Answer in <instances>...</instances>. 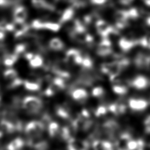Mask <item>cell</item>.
<instances>
[{"label":"cell","instance_id":"6da1fadb","mask_svg":"<svg viewBox=\"0 0 150 150\" xmlns=\"http://www.w3.org/2000/svg\"><path fill=\"white\" fill-rule=\"evenodd\" d=\"M45 130L44 124L39 121H32L25 128V132L29 139H40Z\"/></svg>","mask_w":150,"mask_h":150},{"label":"cell","instance_id":"7a4b0ae2","mask_svg":"<svg viewBox=\"0 0 150 150\" xmlns=\"http://www.w3.org/2000/svg\"><path fill=\"white\" fill-rule=\"evenodd\" d=\"M43 102L36 96H27L22 102L23 107L30 114H36L40 112L43 108Z\"/></svg>","mask_w":150,"mask_h":150},{"label":"cell","instance_id":"3957f363","mask_svg":"<svg viewBox=\"0 0 150 150\" xmlns=\"http://www.w3.org/2000/svg\"><path fill=\"white\" fill-rule=\"evenodd\" d=\"M96 29L97 33L103 38H106L114 32L113 28L106 21L100 19L96 22Z\"/></svg>","mask_w":150,"mask_h":150},{"label":"cell","instance_id":"277c9868","mask_svg":"<svg viewBox=\"0 0 150 150\" xmlns=\"http://www.w3.org/2000/svg\"><path fill=\"white\" fill-rule=\"evenodd\" d=\"M120 125L118 123L112 120L106 121L103 124V130L105 134H106L110 138H113L115 134L119 129Z\"/></svg>","mask_w":150,"mask_h":150},{"label":"cell","instance_id":"5b68a950","mask_svg":"<svg viewBox=\"0 0 150 150\" xmlns=\"http://www.w3.org/2000/svg\"><path fill=\"white\" fill-rule=\"evenodd\" d=\"M112 45L110 40L107 38H103L100 42L97 49V54L102 57L110 55L112 53Z\"/></svg>","mask_w":150,"mask_h":150},{"label":"cell","instance_id":"8992f818","mask_svg":"<svg viewBox=\"0 0 150 150\" xmlns=\"http://www.w3.org/2000/svg\"><path fill=\"white\" fill-rule=\"evenodd\" d=\"M88 143L85 140L71 138L68 141L67 150H88Z\"/></svg>","mask_w":150,"mask_h":150},{"label":"cell","instance_id":"52a82bcc","mask_svg":"<svg viewBox=\"0 0 150 150\" xmlns=\"http://www.w3.org/2000/svg\"><path fill=\"white\" fill-rule=\"evenodd\" d=\"M134 62L137 68L146 69L150 66V56L144 53H138L135 57Z\"/></svg>","mask_w":150,"mask_h":150},{"label":"cell","instance_id":"ba28073f","mask_svg":"<svg viewBox=\"0 0 150 150\" xmlns=\"http://www.w3.org/2000/svg\"><path fill=\"white\" fill-rule=\"evenodd\" d=\"M148 102L142 98H130L128 101L129 107L135 111H144L148 107Z\"/></svg>","mask_w":150,"mask_h":150},{"label":"cell","instance_id":"9c48e42d","mask_svg":"<svg viewBox=\"0 0 150 150\" xmlns=\"http://www.w3.org/2000/svg\"><path fill=\"white\" fill-rule=\"evenodd\" d=\"M131 85L137 90H143L148 86L149 81L145 76L138 75L133 79L131 81Z\"/></svg>","mask_w":150,"mask_h":150},{"label":"cell","instance_id":"30bf717a","mask_svg":"<svg viewBox=\"0 0 150 150\" xmlns=\"http://www.w3.org/2000/svg\"><path fill=\"white\" fill-rule=\"evenodd\" d=\"M132 139L131 135L128 132H124L121 134L118 139L116 141L115 145L117 150H128V142Z\"/></svg>","mask_w":150,"mask_h":150},{"label":"cell","instance_id":"8fae6325","mask_svg":"<svg viewBox=\"0 0 150 150\" xmlns=\"http://www.w3.org/2000/svg\"><path fill=\"white\" fill-rule=\"evenodd\" d=\"M27 16L28 12L25 7L19 6L15 8L13 13V17L16 23L24 22Z\"/></svg>","mask_w":150,"mask_h":150},{"label":"cell","instance_id":"7c38bea8","mask_svg":"<svg viewBox=\"0 0 150 150\" xmlns=\"http://www.w3.org/2000/svg\"><path fill=\"white\" fill-rule=\"evenodd\" d=\"M71 97L76 101L83 103L88 98V93L85 89L79 88L74 90L71 92Z\"/></svg>","mask_w":150,"mask_h":150},{"label":"cell","instance_id":"4fadbf2b","mask_svg":"<svg viewBox=\"0 0 150 150\" xmlns=\"http://www.w3.org/2000/svg\"><path fill=\"white\" fill-rule=\"evenodd\" d=\"M93 148L94 150H114L112 144L104 140H96L93 142Z\"/></svg>","mask_w":150,"mask_h":150},{"label":"cell","instance_id":"5bb4252c","mask_svg":"<svg viewBox=\"0 0 150 150\" xmlns=\"http://www.w3.org/2000/svg\"><path fill=\"white\" fill-rule=\"evenodd\" d=\"M136 44V42L125 38H121L118 41V46L120 48L125 52H127L131 50Z\"/></svg>","mask_w":150,"mask_h":150},{"label":"cell","instance_id":"9a60e30c","mask_svg":"<svg viewBox=\"0 0 150 150\" xmlns=\"http://www.w3.org/2000/svg\"><path fill=\"white\" fill-rule=\"evenodd\" d=\"M126 106L123 104L119 103H112L109 105L108 110L114 114L116 115H122L126 111Z\"/></svg>","mask_w":150,"mask_h":150},{"label":"cell","instance_id":"2e32d148","mask_svg":"<svg viewBox=\"0 0 150 150\" xmlns=\"http://www.w3.org/2000/svg\"><path fill=\"white\" fill-rule=\"evenodd\" d=\"M49 46L53 50L59 51L64 48V45L63 42L60 38H53L50 40Z\"/></svg>","mask_w":150,"mask_h":150},{"label":"cell","instance_id":"e0dca14e","mask_svg":"<svg viewBox=\"0 0 150 150\" xmlns=\"http://www.w3.org/2000/svg\"><path fill=\"white\" fill-rule=\"evenodd\" d=\"M0 128L6 133H12L16 130L14 124L7 120H2L0 122Z\"/></svg>","mask_w":150,"mask_h":150},{"label":"cell","instance_id":"ac0fdd59","mask_svg":"<svg viewBox=\"0 0 150 150\" xmlns=\"http://www.w3.org/2000/svg\"><path fill=\"white\" fill-rule=\"evenodd\" d=\"M28 29L29 26L24 22L16 23V26H15V30H16L15 32V36L16 38L21 37L25 34Z\"/></svg>","mask_w":150,"mask_h":150},{"label":"cell","instance_id":"d6986e66","mask_svg":"<svg viewBox=\"0 0 150 150\" xmlns=\"http://www.w3.org/2000/svg\"><path fill=\"white\" fill-rule=\"evenodd\" d=\"M24 141L19 138H17L12 140L8 145V150H21L24 146Z\"/></svg>","mask_w":150,"mask_h":150},{"label":"cell","instance_id":"ffe728a7","mask_svg":"<svg viewBox=\"0 0 150 150\" xmlns=\"http://www.w3.org/2000/svg\"><path fill=\"white\" fill-rule=\"evenodd\" d=\"M32 4L35 8L38 9L52 11L53 6L45 0H32Z\"/></svg>","mask_w":150,"mask_h":150},{"label":"cell","instance_id":"44dd1931","mask_svg":"<svg viewBox=\"0 0 150 150\" xmlns=\"http://www.w3.org/2000/svg\"><path fill=\"white\" fill-rule=\"evenodd\" d=\"M74 14V11L73 8L69 7L66 8L63 12L60 18V23H66L69 21H70Z\"/></svg>","mask_w":150,"mask_h":150},{"label":"cell","instance_id":"7402d4cb","mask_svg":"<svg viewBox=\"0 0 150 150\" xmlns=\"http://www.w3.org/2000/svg\"><path fill=\"white\" fill-rule=\"evenodd\" d=\"M81 54L79 50L76 49H70L66 53V59L68 62L74 63L76 59Z\"/></svg>","mask_w":150,"mask_h":150},{"label":"cell","instance_id":"603a6c76","mask_svg":"<svg viewBox=\"0 0 150 150\" xmlns=\"http://www.w3.org/2000/svg\"><path fill=\"white\" fill-rule=\"evenodd\" d=\"M114 18L115 19L116 22L127 23V21L129 19V16H128V13L127 11H124V10L117 11L114 15Z\"/></svg>","mask_w":150,"mask_h":150},{"label":"cell","instance_id":"cb8c5ba5","mask_svg":"<svg viewBox=\"0 0 150 150\" xmlns=\"http://www.w3.org/2000/svg\"><path fill=\"white\" fill-rule=\"evenodd\" d=\"M60 29V23L53 22H42V29L48 30L52 32H58Z\"/></svg>","mask_w":150,"mask_h":150},{"label":"cell","instance_id":"d4e9b609","mask_svg":"<svg viewBox=\"0 0 150 150\" xmlns=\"http://www.w3.org/2000/svg\"><path fill=\"white\" fill-rule=\"evenodd\" d=\"M29 62L30 66L32 68H39L43 64V59L39 54H34L33 57Z\"/></svg>","mask_w":150,"mask_h":150},{"label":"cell","instance_id":"484cf974","mask_svg":"<svg viewBox=\"0 0 150 150\" xmlns=\"http://www.w3.org/2000/svg\"><path fill=\"white\" fill-rule=\"evenodd\" d=\"M60 128L59 124L56 122H50L48 125V132L51 137L57 136L60 132Z\"/></svg>","mask_w":150,"mask_h":150},{"label":"cell","instance_id":"4316f807","mask_svg":"<svg viewBox=\"0 0 150 150\" xmlns=\"http://www.w3.org/2000/svg\"><path fill=\"white\" fill-rule=\"evenodd\" d=\"M112 90L114 93L120 96L125 95L128 92V88L125 86L119 84L113 85Z\"/></svg>","mask_w":150,"mask_h":150},{"label":"cell","instance_id":"83f0119b","mask_svg":"<svg viewBox=\"0 0 150 150\" xmlns=\"http://www.w3.org/2000/svg\"><path fill=\"white\" fill-rule=\"evenodd\" d=\"M18 56L15 54H7L4 58V63L6 66H12L18 60Z\"/></svg>","mask_w":150,"mask_h":150},{"label":"cell","instance_id":"f1b7e54d","mask_svg":"<svg viewBox=\"0 0 150 150\" xmlns=\"http://www.w3.org/2000/svg\"><path fill=\"white\" fill-rule=\"evenodd\" d=\"M23 83L24 84L25 88L29 91H38L40 88L39 84L35 82L26 80V81H24Z\"/></svg>","mask_w":150,"mask_h":150},{"label":"cell","instance_id":"f546056e","mask_svg":"<svg viewBox=\"0 0 150 150\" xmlns=\"http://www.w3.org/2000/svg\"><path fill=\"white\" fill-rule=\"evenodd\" d=\"M56 114L59 117L64 120H67L70 117L69 110L67 108L62 106L57 107V108L56 109Z\"/></svg>","mask_w":150,"mask_h":150},{"label":"cell","instance_id":"4dcf8cb0","mask_svg":"<svg viewBox=\"0 0 150 150\" xmlns=\"http://www.w3.org/2000/svg\"><path fill=\"white\" fill-rule=\"evenodd\" d=\"M105 94V90L101 86H97L94 87L91 90V95L94 97L100 98Z\"/></svg>","mask_w":150,"mask_h":150},{"label":"cell","instance_id":"1f68e13d","mask_svg":"<svg viewBox=\"0 0 150 150\" xmlns=\"http://www.w3.org/2000/svg\"><path fill=\"white\" fill-rule=\"evenodd\" d=\"M4 77L9 80H13V79H16L18 76V73L16 70L12 69H9L5 70L4 73Z\"/></svg>","mask_w":150,"mask_h":150},{"label":"cell","instance_id":"d6a6232c","mask_svg":"<svg viewBox=\"0 0 150 150\" xmlns=\"http://www.w3.org/2000/svg\"><path fill=\"white\" fill-rule=\"evenodd\" d=\"M93 65V63L91 58L88 56H84L83 58L82 63L81 66L85 69H90L92 67Z\"/></svg>","mask_w":150,"mask_h":150},{"label":"cell","instance_id":"836d02e7","mask_svg":"<svg viewBox=\"0 0 150 150\" xmlns=\"http://www.w3.org/2000/svg\"><path fill=\"white\" fill-rule=\"evenodd\" d=\"M108 111V108L104 105H99L95 111V115L96 117H101L106 114Z\"/></svg>","mask_w":150,"mask_h":150},{"label":"cell","instance_id":"e575fe53","mask_svg":"<svg viewBox=\"0 0 150 150\" xmlns=\"http://www.w3.org/2000/svg\"><path fill=\"white\" fill-rule=\"evenodd\" d=\"M138 139L134 140L133 139H131L127 144L128 150H138Z\"/></svg>","mask_w":150,"mask_h":150},{"label":"cell","instance_id":"d590c367","mask_svg":"<svg viewBox=\"0 0 150 150\" xmlns=\"http://www.w3.org/2000/svg\"><path fill=\"white\" fill-rule=\"evenodd\" d=\"M26 49V46L24 44H18L15 47L14 54L19 56V54L23 53Z\"/></svg>","mask_w":150,"mask_h":150},{"label":"cell","instance_id":"8d00e7d4","mask_svg":"<svg viewBox=\"0 0 150 150\" xmlns=\"http://www.w3.org/2000/svg\"><path fill=\"white\" fill-rule=\"evenodd\" d=\"M127 12H128V13L129 19H135L137 18H138V17L139 16L138 10L135 8H130L129 10L127 11Z\"/></svg>","mask_w":150,"mask_h":150},{"label":"cell","instance_id":"74e56055","mask_svg":"<svg viewBox=\"0 0 150 150\" xmlns=\"http://www.w3.org/2000/svg\"><path fill=\"white\" fill-rule=\"evenodd\" d=\"M42 22L39 19L33 20L32 22V27L35 29H42Z\"/></svg>","mask_w":150,"mask_h":150},{"label":"cell","instance_id":"f35d334b","mask_svg":"<svg viewBox=\"0 0 150 150\" xmlns=\"http://www.w3.org/2000/svg\"><path fill=\"white\" fill-rule=\"evenodd\" d=\"M23 83V81L21 79L16 77V79H15L12 80V81L11 82V83L9 85V87H11V88L17 87L19 86L21 84H22Z\"/></svg>","mask_w":150,"mask_h":150},{"label":"cell","instance_id":"ab89813d","mask_svg":"<svg viewBox=\"0 0 150 150\" xmlns=\"http://www.w3.org/2000/svg\"><path fill=\"white\" fill-rule=\"evenodd\" d=\"M5 23L3 22H0V40H3L5 37Z\"/></svg>","mask_w":150,"mask_h":150},{"label":"cell","instance_id":"60d3db41","mask_svg":"<svg viewBox=\"0 0 150 150\" xmlns=\"http://www.w3.org/2000/svg\"><path fill=\"white\" fill-rule=\"evenodd\" d=\"M145 131L146 134H150V115L144 121Z\"/></svg>","mask_w":150,"mask_h":150},{"label":"cell","instance_id":"b9f144b4","mask_svg":"<svg viewBox=\"0 0 150 150\" xmlns=\"http://www.w3.org/2000/svg\"><path fill=\"white\" fill-rule=\"evenodd\" d=\"M107 0H90V2L94 4V5H100L104 4Z\"/></svg>","mask_w":150,"mask_h":150},{"label":"cell","instance_id":"7bdbcfd3","mask_svg":"<svg viewBox=\"0 0 150 150\" xmlns=\"http://www.w3.org/2000/svg\"><path fill=\"white\" fill-rule=\"evenodd\" d=\"M6 30L13 31L15 30V25L12 23H5V26Z\"/></svg>","mask_w":150,"mask_h":150},{"label":"cell","instance_id":"ee69618b","mask_svg":"<svg viewBox=\"0 0 150 150\" xmlns=\"http://www.w3.org/2000/svg\"><path fill=\"white\" fill-rule=\"evenodd\" d=\"M133 1L134 0H119V2L123 5H128L131 4Z\"/></svg>","mask_w":150,"mask_h":150},{"label":"cell","instance_id":"f6af8a7d","mask_svg":"<svg viewBox=\"0 0 150 150\" xmlns=\"http://www.w3.org/2000/svg\"><path fill=\"white\" fill-rule=\"evenodd\" d=\"M10 4L9 0H0V6H5Z\"/></svg>","mask_w":150,"mask_h":150},{"label":"cell","instance_id":"bcb514c9","mask_svg":"<svg viewBox=\"0 0 150 150\" xmlns=\"http://www.w3.org/2000/svg\"><path fill=\"white\" fill-rule=\"evenodd\" d=\"M34 54L32 53H26L25 54V57L26 58V59H27L28 60H30L33 57Z\"/></svg>","mask_w":150,"mask_h":150},{"label":"cell","instance_id":"7dc6e473","mask_svg":"<svg viewBox=\"0 0 150 150\" xmlns=\"http://www.w3.org/2000/svg\"><path fill=\"white\" fill-rule=\"evenodd\" d=\"M145 22H146V24L148 26H150V16H148V17H147V18H146Z\"/></svg>","mask_w":150,"mask_h":150},{"label":"cell","instance_id":"c3c4849f","mask_svg":"<svg viewBox=\"0 0 150 150\" xmlns=\"http://www.w3.org/2000/svg\"><path fill=\"white\" fill-rule=\"evenodd\" d=\"M144 3L145 4V5L148 6L150 7V0H144Z\"/></svg>","mask_w":150,"mask_h":150},{"label":"cell","instance_id":"681fc988","mask_svg":"<svg viewBox=\"0 0 150 150\" xmlns=\"http://www.w3.org/2000/svg\"><path fill=\"white\" fill-rule=\"evenodd\" d=\"M147 47L150 49V38H148V43H147Z\"/></svg>","mask_w":150,"mask_h":150},{"label":"cell","instance_id":"f907efd6","mask_svg":"<svg viewBox=\"0 0 150 150\" xmlns=\"http://www.w3.org/2000/svg\"><path fill=\"white\" fill-rule=\"evenodd\" d=\"M2 135H3V133H2V131H0V138H1V137H2Z\"/></svg>","mask_w":150,"mask_h":150},{"label":"cell","instance_id":"816d5d0a","mask_svg":"<svg viewBox=\"0 0 150 150\" xmlns=\"http://www.w3.org/2000/svg\"><path fill=\"white\" fill-rule=\"evenodd\" d=\"M1 99V91H0V100Z\"/></svg>","mask_w":150,"mask_h":150}]
</instances>
